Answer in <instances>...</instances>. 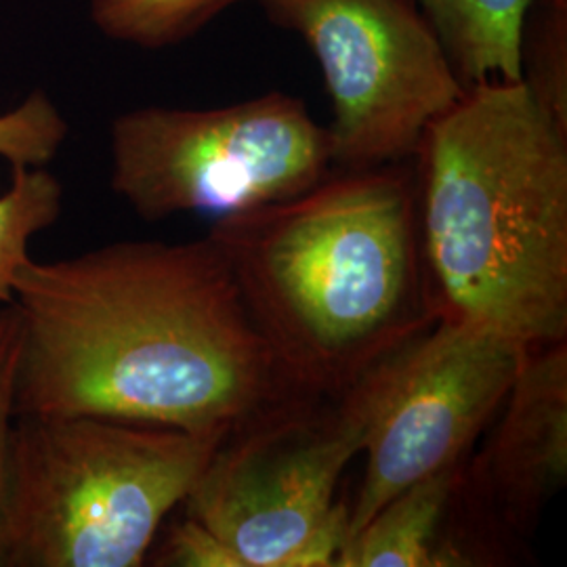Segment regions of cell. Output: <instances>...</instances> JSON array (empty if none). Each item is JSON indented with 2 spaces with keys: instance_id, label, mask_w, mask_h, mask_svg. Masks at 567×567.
Listing matches in <instances>:
<instances>
[{
  "instance_id": "cell-1",
  "label": "cell",
  "mask_w": 567,
  "mask_h": 567,
  "mask_svg": "<svg viewBox=\"0 0 567 567\" xmlns=\"http://www.w3.org/2000/svg\"><path fill=\"white\" fill-rule=\"evenodd\" d=\"M16 416H107L225 440L303 395L252 322L224 250L114 243L21 265ZM309 395V393H307Z\"/></svg>"
},
{
  "instance_id": "cell-2",
  "label": "cell",
  "mask_w": 567,
  "mask_h": 567,
  "mask_svg": "<svg viewBox=\"0 0 567 567\" xmlns=\"http://www.w3.org/2000/svg\"><path fill=\"white\" fill-rule=\"evenodd\" d=\"M244 305L288 381L339 398L437 320L414 158L332 173L303 194L217 219Z\"/></svg>"
},
{
  "instance_id": "cell-3",
  "label": "cell",
  "mask_w": 567,
  "mask_h": 567,
  "mask_svg": "<svg viewBox=\"0 0 567 567\" xmlns=\"http://www.w3.org/2000/svg\"><path fill=\"white\" fill-rule=\"evenodd\" d=\"M437 318L567 339V131L524 81L473 84L414 156Z\"/></svg>"
},
{
  "instance_id": "cell-4",
  "label": "cell",
  "mask_w": 567,
  "mask_h": 567,
  "mask_svg": "<svg viewBox=\"0 0 567 567\" xmlns=\"http://www.w3.org/2000/svg\"><path fill=\"white\" fill-rule=\"evenodd\" d=\"M224 440L121 419L16 416L0 567H140Z\"/></svg>"
},
{
  "instance_id": "cell-5",
  "label": "cell",
  "mask_w": 567,
  "mask_h": 567,
  "mask_svg": "<svg viewBox=\"0 0 567 567\" xmlns=\"http://www.w3.org/2000/svg\"><path fill=\"white\" fill-rule=\"evenodd\" d=\"M364 425L351 389L274 405L219 444L183 501L185 515L240 567H334L349 529L337 487L362 452Z\"/></svg>"
},
{
  "instance_id": "cell-6",
  "label": "cell",
  "mask_w": 567,
  "mask_h": 567,
  "mask_svg": "<svg viewBox=\"0 0 567 567\" xmlns=\"http://www.w3.org/2000/svg\"><path fill=\"white\" fill-rule=\"evenodd\" d=\"M332 168L328 126L278 91L213 110L142 107L112 124V187L145 221H217L295 198Z\"/></svg>"
},
{
  "instance_id": "cell-7",
  "label": "cell",
  "mask_w": 567,
  "mask_h": 567,
  "mask_svg": "<svg viewBox=\"0 0 567 567\" xmlns=\"http://www.w3.org/2000/svg\"><path fill=\"white\" fill-rule=\"evenodd\" d=\"M320 63L341 171L412 161L426 128L465 95L414 0H255Z\"/></svg>"
},
{
  "instance_id": "cell-8",
  "label": "cell",
  "mask_w": 567,
  "mask_h": 567,
  "mask_svg": "<svg viewBox=\"0 0 567 567\" xmlns=\"http://www.w3.org/2000/svg\"><path fill=\"white\" fill-rule=\"evenodd\" d=\"M527 347L437 318L351 386L364 410V480L347 538L425 477L463 465L498 414Z\"/></svg>"
},
{
  "instance_id": "cell-9",
  "label": "cell",
  "mask_w": 567,
  "mask_h": 567,
  "mask_svg": "<svg viewBox=\"0 0 567 567\" xmlns=\"http://www.w3.org/2000/svg\"><path fill=\"white\" fill-rule=\"evenodd\" d=\"M480 463V484L519 532L567 477V343L527 347Z\"/></svg>"
},
{
  "instance_id": "cell-10",
  "label": "cell",
  "mask_w": 567,
  "mask_h": 567,
  "mask_svg": "<svg viewBox=\"0 0 567 567\" xmlns=\"http://www.w3.org/2000/svg\"><path fill=\"white\" fill-rule=\"evenodd\" d=\"M463 480V465L450 466L389 498L344 540L334 567L471 566L442 536Z\"/></svg>"
},
{
  "instance_id": "cell-11",
  "label": "cell",
  "mask_w": 567,
  "mask_h": 567,
  "mask_svg": "<svg viewBox=\"0 0 567 567\" xmlns=\"http://www.w3.org/2000/svg\"><path fill=\"white\" fill-rule=\"evenodd\" d=\"M414 2L435 30L465 89L487 81H522L519 42L536 0Z\"/></svg>"
},
{
  "instance_id": "cell-12",
  "label": "cell",
  "mask_w": 567,
  "mask_h": 567,
  "mask_svg": "<svg viewBox=\"0 0 567 567\" xmlns=\"http://www.w3.org/2000/svg\"><path fill=\"white\" fill-rule=\"evenodd\" d=\"M244 0H93L91 18L107 39L164 49L192 39Z\"/></svg>"
},
{
  "instance_id": "cell-13",
  "label": "cell",
  "mask_w": 567,
  "mask_h": 567,
  "mask_svg": "<svg viewBox=\"0 0 567 567\" xmlns=\"http://www.w3.org/2000/svg\"><path fill=\"white\" fill-rule=\"evenodd\" d=\"M63 187L44 166H13L11 187L0 196V305L13 303V284L30 259L28 244L58 221Z\"/></svg>"
},
{
  "instance_id": "cell-14",
  "label": "cell",
  "mask_w": 567,
  "mask_h": 567,
  "mask_svg": "<svg viewBox=\"0 0 567 567\" xmlns=\"http://www.w3.org/2000/svg\"><path fill=\"white\" fill-rule=\"evenodd\" d=\"M522 81L553 121L567 131V9L536 0L519 42Z\"/></svg>"
},
{
  "instance_id": "cell-15",
  "label": "cell",
  "mask_w": 567,
  "mask_h": 567,
  "mask_svg": "<svg viewBox=\"0 0 567 567\" xmlns=\"http://www.w3.org/2000/svg\"><path fill=\"white\" fill-rule=\"evenodd\" d=\"M68 137V122L42 91L0 116V156L11 166H44Z\"/></svg>"
},
{
  "instance_id": "cell-16",
  "label": "cell",
  "mask_w": 567,
  "mask_h": 567,
  "mask_svg": "<svg viewBox=\"0 0 567 567\" xmlns=\"http://www.w3.org/2000/svg\"><path fill=\"white\" fill-rule=\"evenodd\" d=\"M154 564L171 567H240L236 555L210 529L187 515L171 526Z\"/></svg>"
},
{
  "instance_id": "cell-17",
  "label": "cell",
  "mask_w": 567,
  "mask_h": 567,
  "mask_svg": "<svg viewBox=\"0 0 567 567\" xmlns=\"http://www.w3.org/2000/svg\"><path fill=\"white\" fill-rule=\"evenodd\" d=\"M21 322L16 305H0V492L9 431L16 421V374L20 365Z\"/></svg>"
},
{
  "instance_id": "cell-18",
  "label": "cell",
  "mask_w": 567,
  "mask_h": 567,
  "mask_svg": "<svg viewBox=\"0 0 567 567\" xmlns=\"http://www.w3.org/2000/svg\"><path fill=\"white\" fill-rule=\"evenodd\" d=\"M540 2H547V4L559 7V9H567V0H540Z\"/></svg>"
}]
</instances>
